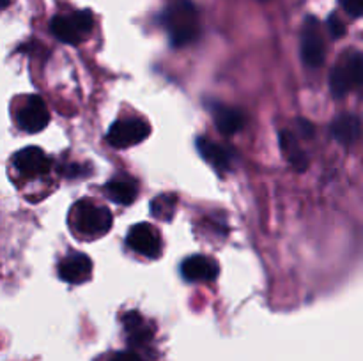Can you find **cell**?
I'll use <instances>...</instances> for the list:
<instances>
[{
	"label": "cell",
	"instance_id": "obj_1",
	"mask_svg": "<svg viewBox=\"0 0 363 361\" xmlns=\"http://www.w3.org/2000/svg\"><path fill=\"white\" fill-rule=\"evenodd\" d=\"M163 25L174 46H186L199 35L197 7L191 0H172L163 14Z\"/></svg>",
	"mask_w": 363,
	"mask_h": 361
},
{
	"label": "cell",
	"instance_id": "obj_2",
	"mask_svg": "<svg viewBox=\"0 0 363 361\" xmlns=\"http://www.w3.org/2000/svg\"><path fill=\"white\" fill-rule=\"evenodd\" d=\"M363 85V53L346 52L330 74V87L333 96L342 98L347 92Z\"/></svg>",
	"mask_w": 363,
	"mask_h": 361
},
{
	"label": "cell",
	"instance_id": "obj_3",
	"mask_svg": "<svg viewBox=\"0 0 363 361\" xmlns=\"http://www.w3.org/2000/svg\"><path fill=\"white\" fill-rule=\"evenodd\" d=\"M113 216L106 207L96 205L92 202H78L74 207V227L80 234L89 237L105 236L112 229Z\"/></svg>",
	"mask_w": 363,
	"mask_h": 361
},
{
	"label": "cell",
	"instance_id": "obj_4",
	"mask_svg": "<svg viewBox=\"0 0 363 361\" xmlns=\"http://www.w3.org/2000/svg\"><path fill=\"white\" fill-rule=\"evenodd\" d=\"M94 18L91 11H77L71 16H55L50 21V30L59 41L78 45L92 30Z\"/></svg>",
	"mask_w": 363,
	"mask_h": 361
},
{
	"label": "cell",
	"instance_id": "obj_5",
	"mask_svg": "<svg viewBox=\"0 0 363 361\" xmlns=\"http://www.w3.org/2000/svg\"><path fill=\"white\" fill-rule=\"evenodd\" d=\"M151 134V126L142 119H123L112 124L106 133V142L116 149L133 147Z\"/></svg>",
	"mask_w": 363,
	"mask_h": 361
},
{
	"label": "cell",
	"instance_id": "obj_6",
	"mask_svg": "<svg viewBox=\"0 0 363 361\" xmlns=\"http://www.w3.org/2000/svg\"><path fill=\"white\" fill-rule=\"evenodd\" d=\"M325 57L321 25L314 16H308L301 30V59L308 67H319L325 62Z\"/></svg>",
	"mask_w": 363,
	"mask_h": 361
},
{
	"label": "cell",
	"instance_id": "obj_7",
	"mask_svg": "<svg viewBox=\"0 0 363 361\" xmlns=\"http://www.w3.org/2000/svg\"><path fill=\"white\" fill-rule=\"evenodd\" d=\"M128 246L144 257L155 258L162 253V239L160 234L147 223H137L128 232Z\"/></svg>",
	"mask_w": 363,
	"mask_h": 361
},
{
	"label": "cell",
	"instance_id": "obj_8",
	"mask_svg": "<svg viewBox=\"0 0 363 361\" xmlns=\"http://www.w3.org/2000/svg\"><path fill=\"white\" fill-rule=\"evenodd\" d=\"M50 122V112L46 103L39 96H30L18 112V126L27 133H39Z\"/></svg>",
	"mask_w": 363,
	"mask_h": 361
},
{
	"label": "cell",
	"instance_id": "obj_9",
	"mask_svg": "<svg viewBox=\"0 0 363 361\" xmlns=\"http://www.w3.org/2000/svg\"><path fill=\"white\" fill-rule=\"evenodd\" d=\"M14 166L25 177L46 176L52 168V159L39 147H25L14 156Z\"/></svg>",
	"mask_w": 363,
	"mask_h": 361
},
{
	"label": "cell",
	"instance_id": "obj_10",
	"mask_svg": "<svg viewBox=\"0 0 363 361\" xmlns=\"http://www.w3.org/2000/svg\"><path fill=\"white\" fill-rule=\"evenodd\" d=\"M92 275V260L85 253H71L59 264L60 280L67 283H84Z\"/></svg>",
	"mask_w": 363,
	"mask_h": 361
},
{
	"label": "cell",
	"instance_id": "obj_11",
	"mask_svg": "<svg viewBox=\"0 0 363 361\" xmlns=\"http://www.w3.org/2000/svg\"><path fill=\"white\" fill-rule=\"evenodd\" d=\"M181 273L188 282H213L218 276V265L204 255H194L181 264Z\"/></svg>",
	"mask_w": 363,
	"mask_h": 361
},
{
	"label": "cell",
	"instance_id": "obj_12",
	"mask_svg": "<svg viewBox=\"0 0 363 361\" xmlns=\"http://www.w3.org/2000/svg\"><path fill=\"white\" fill-rule=\"evenodd\" d=\"M105 193L106 197L112 202H116V204L130 205L133 204L135 198H137L138 186L131 177L117 176L105 184Z\"/></svg>",
	"mask_w": 363,
	"mask_h": 361
},
{
	"label": "cell",
	"instance_id": "obj_13",
	"mask_svg": "<svg viewBox=\"0 0 363 361\" xmlns=\"http://www.w3.org/2000/svg\"><path fill=\"white\" fill-rule=\"evenodd\" d=\"M197 149L199 152H201L202 158H204L209 165L215 166V168L223 170V172H229V170L233 168L234 158L229 152V149H225L223 145L208 140V138H199Z\"/></svg>",
	"mask_w": 363,
	"mask_h": 361
},
{
	"label": "cell",
	"instance_id": "obj_14",
	"mask_svg": "<svg viewBox=\"0 0 363 361\" xmlns=\"http://www.w3.org/2000/svg\"><path fill=\"white\" fill-rule=\"evenodd\" d=\"M213 117H215L218 131L225 137L238 133L245 126V115L241 113V110L233 108V106L215 105L213 106Z\"/></svg>",
	"mask_w": 363,
	"mask_h": 361
},
{
	"label": "cell",
	"instance_id": "obj_15",
	"mask_svg": "<svg viewBox=\"0 0 363 361\" xmlns=\"http://www.w3.org/2000/svg\"><path fill=\"white\" fill-rule=\"evenodd\" d=\"M332 133L337 142L342 145H353L360 140L362 137V120L357 115H340L339 119L333 120L332 124Z\"/></svg>",
	"mask_w": 363,
	"mask_h": 361
},
{
	"label": "cell",
	"instance_id": "obj_16",
	"mask_svg": "<svg viewBox=\"0 0 363 361\" xmlns=\"http://www.w3.org/2000/svg\"><path fill=\"white\" fill-rule=\"evenodd\" d=\"M279 138H280V149H282V152H284V156H286L287 161H289L296 170L303 172L308 165V158H307V154H305L303 149L300 147V144H298L296 134H293L291 131L284 130V131H280Z\"/></svg>",
	"mask_w": 363,
	"mask_h": 361
},
{
	"label": "cell",
	"instance_id": "obj_17",
	"mask_svg": "<svg viewBox=\"0 0 363 361\" xmlns=\"http://www.w3.org/2000/svg\"><path fill=\"white\" fill-rule=\"evenodd\" d=\"M124 328H126L130 342L133 345H145L152 338V329L145 324L138 311H128L124 315Z\"/></svg>",
	"mask_w": 363,
	"mask_h": 361
},
{
	"label": "cell",
	"instance_id": "obj_18",
	"mask_svg": "<svg viewBox=\"0 0 363 361\" xmlns=\"http://www.w3.org/2000/svg\"><path fill=\"white\" fill-rule=\"evenodd\" d=\"M177 205V197L172 193H162L160 197H156L151 202V214L155 218L163 219V222H169L174 218V212H176Z\"/></svg>",
	"mask_w": 363,
	"mask_h": 361
},
{
	"label": "cell",
	"instance_id": "obj_19",
	"mask_svg": "<svg viewBox=\"0 0 363 361\" xmlns=\"http://www.w3.org/2000/svg\"><path fill=\"white\" fill-rule=\"evenodd\" d=\"M326 25H328V30H330V34H332V38L339 39L346 34V25L342 23V20H340L337 14H332V16L328 18V23Z\"/></svg>",
	"mask_w": 363,
	"mask_h": 361
},
{
	"label": "cell",
	"instance_id": "obj_20",
	"mask_svg": "<svg viewBox=\"0 0 363 361\" xmlns=\"http://www.w3.org/2000/svg\"><path fill=\"white\" fill-rule=\"evenodd\" d=\"M344 11H346L350 16L360 18L363 16V0H340Z\"/></svg>",
	"mask_w": 363,
	"mask_h": 361
},
{
	"label": "cell",
	"instance_id": "obj_21",
	"mask_svg": "<svg viewBox=\"0 0 363 361\" xmlns=\"http://www.w3.org/2000/svg\"><path fill=\"white\" fill-rule=\"evenodd\" d=\"M298 127H300L301 134H303L305 138L314 137V126H312V122H308V120L300 119V120H298Z\"/></svg>",
	"mask_w": 363,
	"mask_h": 361
},
{
	"label": "cell",
	"instance_id": "obj_22",
	"mask_svg": "<svg viewBox=\"0 0 363 361\" xmlns=\"http://www.w3.org/2000/svg\"><path fill=\"white\" fill-rule=\"evenodd\" d=\"M110 361H138V356L130 350H121V353L113 354V357Z\"/></svg>",
	"mask_w": 363,
	"mask_h": 361
},
{
	"label": "cell",
	"instance_id": "obj_23",
	"mask_svg": "<svg viewBox=\"0 0 363 361\" xmlns=\"http://www.w3.org/2000/svg\"><path fill=\"white\" fill-rule=\"evenodd\" d=\"M7 6H9V0H0V9H4Z\"/></svg>",
	"mask_w": 363,
	"mask_h": 361
},
{
	"label": "cell",
	"instance_id": "obj_24",
	"mask_svg": "<svg viewBox=\"0 0 363 361\" xmlns=\"http://www.w3.org/2000/svg\"><path fill=\"white\" fill-rule=\"evenodd\" d=\"M259 2H266V0H259Z\"/></svg>",
	"mask_w": 363,
	"mask_h": 361
}]
</instances>
